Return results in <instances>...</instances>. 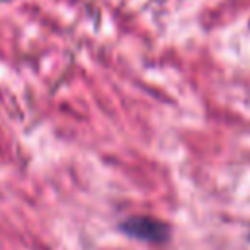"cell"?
Masks as SVG:
<instances>
[{"instance_id": "obj_1", "label": "cell", "mask_w": 250, "mask_h": 250, "mask_svg": "<svg viewBox=\"0 0 250 250\" xmlns=\"http://www.w3.org/2000/svg\"><path fill=\"white\" fill-rule=\"evenodd\" d=\"M121 229L129 236L145 242H164L168 238V227L152 217H131L121 225Z\"/></svg>"}]
</instances>
